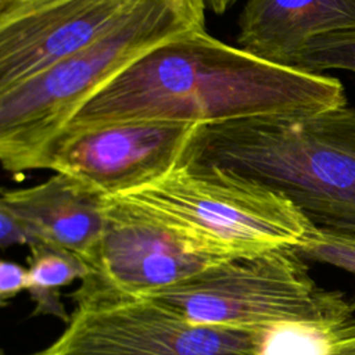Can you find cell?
I'll list each match as a JSON object with an SVG mask.
<instances>
[{
  "label": "cell",
  "mask_w": 355,
  "mask_h": 355,
  "mask_svg": "<svg viewBox=\"0 0 355 355\" xmlns=\"http://www.w3.org/2000/svg\"><path fill=\"white\" fill-rule=\"evenodd\" d=\"M343 105L337 78L269 62L200 29L141 55L98 90L62 133L146 119L208 125L308 116Z\"/></svg>",
  "instance_id": "cell-1"
},
{
  "label": "cell",
  "mask_w": 355,
  "mask_h": 355,
  "mask_svg": "<svg viewBox=\"0 0 355 355\" xmlns=\"http://www.w3.org/2000/svg\"><path fill=\"white\" fill-rule=\"evenodd\" d=\"M183 162L211 164L287 197L315 226L355 236V110L198 125Z\"/></svg>",
  "instance_id": "cell-2"
},
{
  "label": "cell",
  "mask_w": 355,
  "mask_h": 355,
  "mask_svg": "<svg viewBox=\"0 0 355 355\" xmlns=\"http://www.w3.org/2000/svg\"><path fill=\"white\" fill-rule=\"evenodd\" d=\"M204 0H141L112 31L25 83L0 93V161L21 173L46 168L75 114L141 55L205 29Z\"/></svg>",
  "instance_id": "cell-3"
},
{
  "label": "cell",
  "mask_w": 355,
  "mask_h": 355,
  "mask_svg": "<svg viewBox=\"0 0 355 355\" xmlns=\"http://www.w3.org/2000/svg\"><path fill=\"white\" fill-rule=\"evenodd\" d=\"M114 198L216 259L295 248L313 227L283 194L211 164L183 162Z\"/></svg>",
  "instance_id": "cell-4"
},
{
  "label": "cell",
  "mask_w": 355,
  "mask_h": 355,
  "mask_svg": "<svg viewBox=\"0 0 355 355\" xmlns=\"http://www.w3.org/2000/svg\"><path fill=\"white\" fill-rule=\"evenodd\" d=\"M293 247L216 262L146 295L187 320L251 333L355 316V302L319 287Z\"/></svg>",
  "instance_id": "cell-5"
},
{
  "label": "cell",
  "mask_w": 355,
  "mask_h": 355,
  "mask_svg": "<svg viewBox=\"0 0 355 355\" xmlns=\"http://www.w3.org/2000/svg\"><path fill=\"white\" fill-rule=\"evenodd\" d=\"M62 334L32 355H263L269 333L197 324L147 298L82 282Z\"/></svg>",
  "instance_id": "cell-6"
},
{
  "label": "cell",
  "mask_w": 355,
  "mask_h": 355,
  "mask_svg": "<svg viewBox=\"0 0 355 355\" xmlns=\"http://www.w3.org/2000/svg\"><path fill=\"white\" fill-rule=\"evenodd\" d=\"M198 123L128 121L62 133L46 169L68 175L104 197L147 186L179 166Z\"/></svg>",
  "instance_id": "cell-7"
},
{
  "label": "cell",
  "mask_w": 355,
  "mask_h": 355,
  "mask_svg": "<svg viewBox=\"0 0 355 355\" xmlns=\"http://www.w3.org/2000/svg\"><path fill=\"white\" fill-rule=\"evenodd\" d=\"M141 0H12L0 4V93L112 31Z\"/></svg>",
  "instance_id": "cell-8"
},
{
  "label": "cell",
  "mask_w": 355,
  "mask_h": 355,
  "mask_svg": "<svg viewBox=\"0 0 355 355\" xmlns=\"http://www.w3.org/2000/svg\"><path fill=\"white\" fill-rule=\"evenodd\" d=\"M216 259L190 248L130 205L107 198V223L82 280L115 294L146 297L173 286Z\"/></svg>",
  "instance_id": "cell-9"
},
{
  "label": "cell",
  "mask_w": 355,
  "mask_h": 355,
  "mask_svg": "<svg viewBox=\"0 0 355 355\" xmlns=\"http://www.w3.org/2000/svg\"><path fill=\"white\" fill-rule=\"evenodd\" d=\"M0 205L25 226L29 247L44 244L62 248L86 262L107 223V197L64 173L32 187L3 191Z\"/></svg>",
  "instance_id": "cell-10"
},
{
  "label": "cell",
  "mask_w": 355,
  "mask_h": 355,
  "mask_svg": "<svg viewBox=\"0 0 355 355\" xmlns=\"http://www.w3.org/2000/svg\"><path fill=\"white\" fill-rule=\"evenodd\" d=\"M355 29V0H247L237 44L269 62L294 68L316 36Z\"/></svg>",
  "instance_id": "cell-11"
},
{
  "label": "cell",
  "mask_w": 355,
  "mask_h": 355,
  "mask_svg": "<svg viewBox=\"0 0 355 355\" xmlns=\"http://www.w3.org/2000/svg\"><path fill=\"white\" fill-rule=\"evenodd\" d=\"M29 248V284L26 291L35 302L32 315L54 316L68 323L71 315L65 311L60 290L76 279L83 280L90 273V266L79 255L62 248L44 244Z\"/></svg>",
  "instance_id": "cell-12"
},
{
  "label": "cell",
  "mask_w": 355,
  "mask_h": 355,
  "mask_svg": "<svg viewBox=\"0 0 355 355\" xmlns=\"http://www.w3.org/2000/svg\"><path fill=\"white\" fill-rule=\"evenodd\" d=\"M294 68L311 73H322L326 69L355 72V29L316 36L305 46Z\"/></svg>",
  "instance_id": "cell-13"
},
{
  "label": "cell",
  "mask_w": 355,
  "mask_h": 355,
  "mask_svg": "<svg viewBox=\"0 0 355 355\" xmlns=\"http://www.w3.org/2000/svg\"><path fill=\"white\" fill-rule=\"evenodd\" d=\"M295 251L309 261L323 262L355 275V236L324 227H313Z\"/></svg>",
  "instance_id": "cell-14"
},
{
  "label": "cell",
  "mask_w": 355,
  "mask_h": 355,
  "mask_svg": "<svg viewBox=\"0 0 355 355\" xmlns=\"http://www.w3.org/2000/svg\"><path fill=\"white\" fill-rule=\"evenodd\" d=\"M29 273L14 261H1L0 263V301L3 305L17 294L28 290Z\"/></svg>",
  "instance_id": "cell-15"
},
{
  "label": "cell",
  "mask_w": 355,
  "mask_h": 355,
  "mask_svg": "<svg viewBox=\"0 0 355 355\" xmlns=\"http://www.w3.org/2000/svg\"><path fill=\"white\" fill-rule=\"evenodd\" d=\"M31 244L29 234L21 220L6 207L0 205V245L8 248L12 245Z\"/></svg>",
  "instance_id": "cell-16"
},
{
  "label": "cell",
  "mask_w": 355,
  "mask_h": 355,
  "mask_svg": "<svg viewBox=\"0 0 355 355\" xmlns=\"http://www.w3.org/2000/svg\"><path fill=\"white\" fill-rule=\"evenodd\" d=\"M205 1V6L208 8H211L215 14L218 15H222L225 14L232 6H234L237 1L240 0H204Z\"/></svg>",
  "instance_id": "cell-17"
},
{
  "label": "cell",
  "mask_w": 355,
  "mask_h": 355,
  "mask_svg": "<svg viewBox=\"0 0 355 355\" xmlns=\"http://www.w3.org/2000/svg\"><path fill=\"white\" fill-rule=\"evenodd\" d=\"M334 355H355V337L349 340L343 348H340Z\"/></svg>",
  "instance_id": "cell-18"
},
{
  "label": "cell",
  "mask_w": 355,
  "mask_h": 355,
  "mask_svg": "<svg viewBox=\"0 0 355 355\" xmlns=\"http://www.w3.org/2000/svg\"><path fill=\"white\" fill-rule=\"evenodd\" d=\"M8 1H12V0H0V4H6V3H8Z\"/></svg>",
  "instance_id": "cell-19"
}]
</instances>
